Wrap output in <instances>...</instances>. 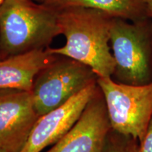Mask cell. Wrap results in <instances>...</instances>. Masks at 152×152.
<instances>
[{"mask_svg":"<svg viewBox=\"0 0 152 152\" xmlns=\"http://www.w3.org/2000/svg\"><path fill=\"white\" fill-rule=\"evenodd\" d=\"M140 144V152H152V118L148 125L145 135Z\"/></svg>","mask_w":152,"mask_h":152,"instance_id":"8fae6325","label":"cell"},{"mask_svg":"<svg viewBox=\"0 0 152 152\" xmlns=\"http://www.w3.org/2000/svg\"><path fill=\"white\" fill-rule=\"evenodd\" d=\"M42 3L58 10L69 7L92 9L126 20H137L146 12L142 0H43Z\"/></svg>","mask_w":152,"mask_h":152,"instance_id":"30bf717a","label":"cell"},{"mask_svg":"<svg viewBox=\"0 0 152 152\" xmlns=\"http://www.w3.org/2000/svg\"><path fill=\"white\" fill-rule=\"evenodd\" d=\"M58 9L34 0H5L0 7V49L6 56L46 49L61 34Z\"/></svg>","mask_w":152,"mask_h":152,"instance_id":"7a4b0ae2","label":"cell"},{"mask_svg":"<svg viewBox=\"0 0 152 152\" xmlns=\"http://www.w3.org/2000/svg\"><path fill=\"white\" fill-rule=\"evenodd\" d=\"M3 54H2V52H1V49H0V60L1 59H2L3 58Z\"/></svg>","mask_w":152,"mask_h":152,"instance_id":"5bb4252c","label":"cell"},{"mask_svg":"<svg viewBox=\"0 0 152 152\" xmlns=\"http://www.w3.org/2000/svg\"><path fill=\"white\" fill-rule=\"evenodd\" d=\"M95 95L75 125L47 152H102L111 126L104 99Z\"/></svg>","mask_w":152,"mask_h":152,"instance_id":"ba28073f","label":"cell"},{"mask_svg":"<svg viewBox=\"0 0 152 152\" xmlns=\"http://www.w3.org/2000/svg\"><path fill=\"white\" fill-rule=\"evenodd\" d=\"M58 11L61 34L66 42L59 48L48 47L47 52L89 66L98 77H111L115 68L110 45L113 18L102 11L83 7Z\"/></svg>","mask_w":152,"mask_h":152,"instance_id":"6da1fadb","label":"cell"},{"mask_svg":"<svg viewBox=\"0 0 152 152\" xmlns=\"http://www.w3.org/2000/svg\"><path fill=\"white\" fill-rule=\"evenodd\" d=\"M111 152H120V151H111Z\"/></svg>","mask_w":152,"mask_h":152,"instance_id":"e0dca14e","label":"cell"},{"mask_svg":"<svg viewBox=\"0 0 152 152\" xmlns=\"http://www.w3.org/2000/svg\"><path fill=\"white\" fill-rule=\"evenodd\" d=\"M111 128L141 142L152 118V81L132 85L97 77Z\"/></svg>","mask_w":152,"mask_h":152,"instance_id":"3957f363","label":"cell"},{"mask_svg":"<svg viewBox=\"0 0 152 152\" xmlns=\"http://www.w3.org/2000/svg\"><path fill=\"white\" fill-rule=\"evenodd\" d=\"M0 152H9V151H7V150L4 149H3L2 147H0Z\"/></svg>","mask_w":152,"mask_h":152,"instance_id":"4fadbf2b","label":"cell"},{"mask_svg":"<svg viewBox=\"0 0 152 152\" xmlns=\"http://www.w3.org/2000/svg\"><path fill=\"white\" fill-rule=\"evenodd\" d=\"M97 77L89 66L58 56L34 80L31 93L37 113L41 116L62 106Z\"/></svg>","mask_w":152,"mask_h":152,"instance_id":"277c9868","label":"cell"},{"mask_svg":"<svg viewBox=\"0 0 152 152\" xmlns=\"http://www.w3.org/2000/svg\"><path fill=\"white\" fill-rule=\"evenodd\" d=\"M39 117L31 92L0 91V147L9 152H20Z\"/></svg>","mask_w":152,"mask_h":152,"instance_id":"8992f818","label":"cell"},{"mask_svg":"<svg viewBox=\"0 0 152 152\" xmlns=\"http://www.w3.org/2000/svg\"><path fill=\"white\" fill-rule=\"evenodd\" d=\"M5 0H0V7H1V5L3 4V3H4V1Z\"/></svg>","mask_w":152,"mask_h":152,"instance_id":"9a60e30c","label":"cell"},{"mask_svg":"<svg viewBox=\"0 0 152 152\" xmlns=\"http://www.w3.org/2000/svg\"><path fill=\"white\" fill-rule=\"evenodd\" d=\"M34 1H37L38 2H40V3H42V2L43 0H34Z\"/></svg>","mask_w":152,"mask_h":152,"instance_id":"2e32d148","label":"cell"},{"mask_svg":"<svg viewBox=\"0 0 152 152\" xmlns=\"http://www.w3.org/2000/svg\"><path fill=\"white\" fill-rule=\"evenodd\" d=\"M145 6L146 13L152 17V0H142Z\"/></svg>","mask_w":152,"mask_h":152,"instance_id":"7c38bea8","label":"cell"},{"mask_svg":"<svg viewBox=\"0 0 152 152\" xmlns=\"http://www.w3.org/2000/svg\"><path fill=\"white\" fill-rule=\"evenodd\" d=\"M96 81L93 82L66 103L41 115L20 152H41L48 146L56 144L80 117L96 94Z\"/></svg>","mask_w":152,"mask_h":152,"instance_id":"52a82bcc","label":"cell"},{"mask_svg":"<svg viewBox=\"0 0 152 152\" xmlns=\"http://www.w3.org/2000/svg\"><path fill=\"white\" fill-rule=\"evenodd\" d=\"M118 83L142 85L151 82L149 41L146 30L138 23L113 18L110 36Z\"/></svg>","mask_w":152,"mask_h":152,"instance_id":"5b68a950","label":"cell"},{"mask_svg":"<svg viewBox=\"0 0 152 152\" xmlns=\"http://www.w3.org/2000/svg\"><path fill=\"white\" fill-rule=\"evenodd\" d=\"M46 49H38L9 56L0 60V91L31 92L39 72L57 58Z\"/></svg>","mask_w":152,"mask_h":152,"instance_id":"9c48e42d","label":"cell"}]
</instances>
